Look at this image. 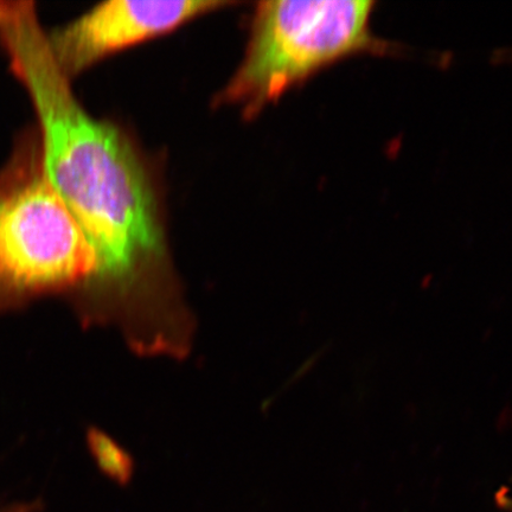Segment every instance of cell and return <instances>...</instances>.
<instances>
[{
    "instance_id": "5",
    "label": "cell",
    "mask_w": 512,
    "mask_h": 512,
    "mask_svg": "<svg viewBox=\"0 0 512 512\" xmlns=\"http://www.w3.org/2000/svg\"><path fill=\"white\" fill-rule=\"evenodd\" d=\"M88 444L100 469L105 475L126 484L133 472L132 459L111 438L93 430L88 435Z\"/></svg>"
},
{
    "instance_id": "6",
    "label": "cell",
    "mask_w": 512,
    "mask_h": 512,
    "mask_svg": "<svg viewBox=\"0 0 512 512\" xmlns=\"http://www.w3.org/2000/svg\"><path fill=\"white\" fill-rule=\"evenodd\" d=\"M40 510V502L14 503L0 507V512H38Z\"/></svg>"
},
{
    "instance_id": "3",
    "label": "cell",
    "mask_w": 512,
    "mask_h": 512,
    "mask_svg": "<svg viewBox=\"0 0 512 512\" xmlns=\"http://www.w3.org/2000/svg\"><path fill=\"white\" fill-rule=\"evenodd\" d=\"M373 0H266L255 11L251 40L220 104L253 117L287 89L331 63L388 43L370 29Z\"/></svg>"
},
{
    "instance_id": "4",
    "label": "cell",
    "mask_w": 512,
    "mask_h": 512,
    "mask_svg": "<svg viewBox=\"0 0 512 512\" xmlns=\"http://www.w3.org/2000/svg\"><path fill=\"white\" fill-rule=\"evenodd\" d=\"M230 4L220 0H110L47 34L48 46L56 66L72 80L108 55Z\"/></svg>"
},
{
    "instance_id": "2",
    "label": "cell",
    "mask_w": 512,
    "mask_h": 512,
    "mask_svg": "<svg viewBox=\"0 0 512 512\" xmlns=\"http://www.w3.org/2000/svg\"><path fill=\"white\" fill-rule=\"evenodd\" d=\"M98 261L50 184L30 128L0 169V315L95 278Z\"/></svg>"
},
{
    "instance_id": "1",
    "label": "cell",
    "mask_w": 512,
    "mask_h": 512,
    "mask_svg": "<svg viewBox=\"0 0 512 512\" xmlns=\"http://www.w3.org/2000/svg\"><path fill=\"white\" fill-rule=\"evenodd\" d=\"M0 42L35 108L49 182L91 243L95 278L128 277L163 247L142 162L117 127L95 119L76 99L34 3L0 0Z\"/></svg>"
}]
</instances>
